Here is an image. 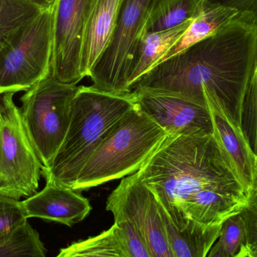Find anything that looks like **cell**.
Masks as SVG:
<instances>
[{
	"instance_id": "6da1fadb",
	"label": "cell",
	"mask_w": 257,
	"mask_h": 257,
	"mask_svg": "<svg viewBox=\"0 0 257 257\" xmlns=\"http://www.w3.org/2000/svg\"><path fill=\"white\" fill-rule=\"evenodd\" d=\"M137 173L179 230L220 226L248 199L213 134L168 136Z\"/></svg>"
},
{
	"instance_id": "7a4b0ae2",
	"label": "cell",
	"mask_w": 257,
	"mask_h": 257,
	"mask_svg": "<svg viewBox=\"0 0 257 257\" xmlns=\"http://www.w3.org/2000/svg\"><path fill=\"white\" fill-rule=\"evenodd\" d=\"M256 57L257 20L238 15L217 34L153 67L131 92L154 89L207 105L203 90H208L240 126L243 97Z\"/></svg>"
},
{
	"instance_id": "3957f363",
	"label": "cell",
	"mask_w": 257,
	"mask_h": 257,
	"mask_svg": "<svg viewBox=\"0 0 257 257\" xmlns=\"http://www.w3.org/2000/svg\"><path fill=\"white\" fill-rule=\"evenodd\" d=\"M135 107L132 93L117 94L93 86L78 87L66 138L49 167L42 169L45 181L73 188L98 147Z\"/></svg>"
},
{
	"instance_id": "277c9868",
	"label": "cell",
	"mask_w": 257,
	"mask_h": 257,
	"mask_svg": "<svg viewBox=\"0 0 257 257\" xmlns=\"http://www.w3.org/2000/svg\"><path fill=\"white\" fill-rule=\"evenodd\" d=\"M168 136L152 119L135 107L98 147L72 189L87 190L136 173Z\"/></svg>"
},
{
	"instance_id": "5b68a950",
	"label": "cell",
	"mask_w": 257,
	"mask_h": 257,
	"mask_svg": "<svg viewBox=\"0 0 257 257\" xmlns=\"http://www.w3.org/2000/svg\"><path fill=\"white\" fill-rule=\"evenodd\" d=\"M78 87L49 75L21 97V119L44 168L49 167L66 138Z\"/></svg>"
},
{
	"instance_id": "8992f818",
	"label": "cell",
	"mask_w": 257,
	"mask_h": 257,
	"mask_svg": "<svg viewBox=\"0 0 257 257\" xmlns=\"http://www.w3.org/2000/svg\"><path fill=\"white\" fill-rule=\"evenodd\" d=\"M13 93L0 95V196L20 201L37 193L42 166Z\"/></svg>"
},
{
	"instance_id": "52a82bcc",
	"label": "cell",
	"mask_w": 257,
	"mask_h": 257,
	"mask_svg": "<svg viewBox=\"0 0 257 257\" xmlns=\"http://www.w3.org/2000/svg\"><path fill=\"white\" fill-rule=\"evenodd\" d=\"M54 9L42 11L0 54V95L27 91L50 75Z\"/></svg>"
},
{
	"instance_id": "ba28073f",
	"label": "cell",
	"mask_w": 257,
	"mask_h": 257,
	"mask_svg": "<svg viewBox=\"0 0 257 257\" xmlns=\"http://www.w3.org/2000/svg\"><path fill=\"white\" fill-rule=\"evenodd\" d=\"M160 0H122L112 39L93 69V87L108 93L124 94L126 77L139 41Z\"/></svg>"
},
{
	"instance_id": "9c48e42d",
	"label": "cell",
	"mask_w": 257,
	"mask_h": 257,
	"mask_svg": "<svg viewBox=\"0 0 257 257\" xmlns=\"http://www.w3.org/2000/svg\"><path fill=\"white\" fill-rule=\"evenodd\" d=\"M106 210L128 220L151 257H174L166 235L161 205L137 172L125 177L108 196Z\"/></svg>"
},
{
	"instance_id": "30bf717a",
	"label": "cell",
	"mask_w": 257,
	"mask_h": 257,
	"mask_svg": "<svg viewBox=\"0 0 257 257\" xmlns=\"http://www.w3.org/2000/svg\"><path fill=\"white\" fill-rule=\"evenodd\" d=\"M96 0H57L53 21L50 75L60 82L78 84L83 42Z\"/></svg>"
},
{
	"instance_id": "8fae6325",
	"label": "cell",
	"mask_w": 257,
	"mask_h": 257,
	"mask_svg": "<svg viewBox=\"0 0 257 257\" xmlns=\"http://www.w3.org/2000/svg\"><path fill=\"white\" fill-rule=\"evenodd\" d=\"M131 93L136 108L169 136L213 134L212 120L207 105L154 89H136Z\"/></svg>"
},
{
	"instance_id": "7c38bea8",
	"label": "cell",
	"mask_w": 257,
	"mask_h": 257,
	"mask_svg": "<svg viewBox=\"0 0 257 257\" xmlns=\"http://www.w3.org/2000/svg\"><path fill=\"white\" fill-rule=\"evenodd\" d=\"M211 114L213 135L232 171L247 192L257 184V157L241 126L237 124L214 95L203 90Z\"/></svg>"
},
{
	"instance_id": "4fadbf2b",
	"label": "cell",
	"mask_w": 257,
	"mask_h": 257,
	"mask_svg": "<svg viewBox=\"0 0 257 257\" xmlns=\"http://www.w3.org/2000/svg\"><path fill=\"white\" fill-rule=\"evenodd\" d=\"M21 205L27 219L36 217L67 226L84 220L92 210L88 199L79 192L49 181L42 191L21 201Z\"/></svg>"
},
{
	"instance_id": "5bb4252c",
	"label": "cell",
	"mask_w": 257,
	"mask_h": 257,
	"mask_svg": "<svg viewBox=\"0 0 257 257\" xmlns=\"http://www.w3.org/2000/svg\"><path fill=\"white\" fill-rule=\"evenodd\" d=\"M122 0H96L89 17L83 42L81 76L90 71L108 48L117 24Z\"/></svg>"
},
{
	"instance_id": "9a60e30c",
	"label": "cell",
	"mask_w": 257,
	"mask_h": 257,
	"mask_svg": "<svg viewBox=\"0 0 257 257\" xmlns=\"http://www.w3.org/2000/svg\"><path fill=\"white\" fill-rule=\"evenodd\" d=\"M192 21L193 20L171 30L144 33L128 71L126 77L127 93H131L133 86L148 71L154 67L164 54L176 43Z\"/></svg>"
},
{
	"instance_id": "2e32d148",
	"label": "cell",
	"mask_w": 257,
	"mask_h": 257,
	"mask_svg": "<svg viewBox=\"0 0 257 257\" xmlns=\"http://www.w3.org/2000/svg\"><path fill=\"white\" fill-rule=\"evenodd\" d=\"M161 213L174 257L208 256L220 236L222 225L204 226L190 221L185 227L179 230L162 205Z\"/></svg>"
},
{
	"instance_id": "e0dca14e",
	"label": "cell",
	"mask_w": 257,
	"mask_h": 257,
	"mask_svg": "<svg viewBox=\"0 0 257 257\" xmlns=\"http://www.w3.org/2000/svg\"><path fill=\"white\" fill-rule=\"evenodd\" d=\"M238 16V12L230 8L217 7L203 9L193 20L185 33L164 54L157 64L217 34Z\"/></svg>"
},
{
	"instance_id": "ac0fdd59",
	"label": "cell",
	"mask_w": 257,
	"mask_h": 257,
	"mask_svg": "<svg viewBox=\"0 0 257 257\" xmlns=\"http://www.w3.org/2000/svg\"><path fill=\"white\" fill-rule=\"evenodd\" d=\"M45 9L28 0H0V54Z\"/></svg>"
},
{
	"instance_id": "d6986e66",
	"label": "cell",
	"mask_w": 257,
	"mask_h": 257,
	"mask_svg": "<svg viewBox=\"0 0 257 257\" xmlns=\"http://www.w3.org/2000/svg\"><path fill=\"white\" fill-rule=\"evenodd\" d=\"M204 0H160L148 21L147 32L164 31L191 21L203 11Z\"/></svg>"
},
{
	"instance_id": "ffe728a7",
	"label": "cell",
	"mask_w": 257,
	"mask_h": 257,
	"mask_svg": "<svg viewBox=\"0 0 257 257\" xmlns=\"http://www.w3.org/2000/svg\"><path fill=\"white\" fill-rule=\"evenodd\" d=\"M0 257H46L39 234L27 222L0 237Z\"/></svg>"
},
{
	"instance_id": "44dd1931",
	"label": "cell",
	"mask_w": 257,
	"mask_h": 257,
	"mask_svg": "<svg viewBox=\"0 0 257 257\" xmlns=\"http://www.w3.org/2000/svg\"><path fill=\"white\" fill-rule=\"evenodd\" d=\"M56 257H122L114 226L87 239L75 241Z\"/></svg>"
},
{
	"instance_id": "7402d4cb",
	"label": "cell",
	"mask_w": 257,
	"mask_h": 257,
	"mask_svg": "<svg viewBox=\"0 0 257 257\" xmlns=\"http://www.w3.org/2000/svg\"><path fill=\"white\" fill-rule=\"evenodd\" d=\"M240 126L257 157V57L243 97Z\"/></svg>"
},
{
	"instance_id": "603a6c76",
	"label": "cell",
	"mask_w": 257,
	"mask_h": 257,
	"mask_svg": "<svg viewBox=\"0 0 257 257\" xmlns=\"http://www.w3.org/2000/svg\"><path fill=\"white\" fill-rule=\"evenodd\" d=\"M240 213L229 217L222 224L217 240L226 257L235 256L245 244V226Z\"/></svg>"
},
{
	"instance_id": "cb8c5ba5",
	"label": "cell",
	"mask_w": 257,
	"mask_h": 257,
	"mask_svg": "<svg viewBox=\"0 0 257 257\" xmlns=\"http://www.w3.org/2000/svg\"><path fill=\"white\" fill-rule=\"evenodd\" d=\"M114 230L122 257H151L133 225L123 218H114Z\"/></svg>"
},
{
	"instance_id": "d4e9b609",
	"label": "cell",
	"mask_w": 257,
	"mask_h": 257,
	"mask_svg": "<svg viewBox=\"0 0 257 257\" xmlns=\"http://www.w3.org/2000/svg\"><path fill=\"white\" fill-rule=\"evenodd\" d=\"M21 201L0 196V237L27 223Z\"/></svg>"
},
{
	"instance_id": "484cf974",
	"label": "cell",
	"mask_w": 257,
	"mask_h": 257,
	"mask_svg": "<svg viewBox=\"0 0 257 257\" xmlns=\"http://www.w3.org/2000/svg\"><path fill=\"white\" fill-rule=\"evenodd\" d=\"M246 230V242L244 245L257 257V184L249 192L245 207L240 213Z\"/></svg>"
},
{
	"instance_id": "4316f807",
	"label": "cell",
	"mask_w": 257,
	"mask_h": 257,
	"mask_svg": "<svg viewBox=\"0 0 257 257\" xmlns=\"http://www.w3.org/2000/svg\"><path fill=\"white\" fill-rule=\"evenodd\" d=\"M230 8L238 15H247L257 20V0H204L203 9Z\"/></svg>"
},
{
	"instance_id": "83f0119b",
	"label": "cell",
	"mask_w": 257,
	"mask_h": 257,
	"mask_svg": "<svg viewBox=\"0 0 257 257\" xmlns=\"http://www.w3.org/2000/svg\"><path fill=\"white\" fill-rule=\"evenodd\" d=\"M207 257H226L218 241L213 245Z\"/></svg>"
},
{
	"instance_id": "f1b7e54d",
	"label": "cell",
	"mask_w": 257,
	"mask_h": 257,
	"mask_svg": "<svg viewBox=\"0 0 257 257\" xmlns=\"http://www.w3.org/2000/svg\"><path fill=\"white\" fill-rule=\"evenodd\" d=\"M232 257H256L249 250L248 247L246 245H243L240 249L239 251Z\"/></svg>"
},
{
	"instance_id": "f546056e",
	"label": "cell",
	"mask_w": 257,
	"mask_h": 257,
	"mask_svg": "<svg viewBox=\"0 0 257 257\" xmlns=\"http://www.w3.org/2000/svg\"><path fill=\"white\" fill-rule=\"evenodd\" d=\"M28 1L32 2V3H36V4L39 5V6H42V7L47 9V8L52 7L48 4L47 0H28Z\"/></svg>"
},
{
	"instance_id": "4dcf8cb0",
	"label": "cell",
	"mask_w": 257,
	"mask_h": 257,
	"mask_svg": "<svg viewBox=\"0 0 257 257\" xmlns=\"http://www.w3.org/2000/svg\"><path fill=\"white\" fill-rule=\"evenodd\" d=\"M47 1H48V4H49L50 6H54L57 0H47Z\"/></svg>"
}]
</instances>
